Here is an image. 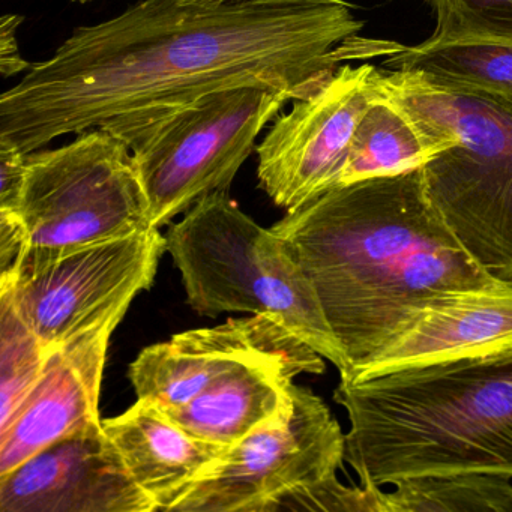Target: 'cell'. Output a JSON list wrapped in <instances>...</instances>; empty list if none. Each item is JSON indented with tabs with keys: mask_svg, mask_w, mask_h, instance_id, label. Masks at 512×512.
I'll list each match as a JSON object with an SVG mask.
<instances>
[{
	"mask_svg": "<svg viewBox=\"0 0 512 512\" xmlns=\"http://www.w3.org/2000/svg\"><path fill=\"white\" fill-rule=\"evenodd\" d=\"M362 28L346 0H142L76 29L0 95V139L31 154L101 128L130 148L212 92L254 85L301 100Z\"/></svg>",
	"mask_w": 512,
	"mask_h": 512,
	"instance_id": "cell-1",
	"label": "cell"
},
{
	"mask_svg": "<svg viewBox=\"0 0 512 512\" xmlns=\"http://www.w3.org/2000/svg\"><path fill=\"white\" fill-rule=\"evenodd\" d=\"M271 229L313 284L352 368L394 340L434 296L502 283L449 229L422 167L338 185Z\"/></svg>",
	"mask_w": 512,
	"mask_h": 512,
	"instance_id": "cell-2",
	"label": "cell"
},
{
	"mask_svg": "<svg viewBox=\"0 0 512 512\" xmlns=\"http://www.w3.org/2000/svg\"><path fill=\"white\" fill-rule=\"evenodd\" d=\"M344 461L361 485L451 473L512 479V355L340 379Z\"/></svg>",
	"mask_w": 512,
	"mask_h": 512,
	"instance_id": "cell-3",
	"label": "cell"
},
{
	"mask_svg": "<svg viewBox=\"0 0 512 512\" xmlns=\"http://www.w3.org/2000/svg\"><path fill=\"white\" fill-rule=\"evenodd\" d=\"M379 89L433 154L422 176L449 229L485 272L512 283V103L404 71L380 70Z\"/></svg>",
	"mask_w": 512,
	"mask_h": 512,
	"instance_id": "cell-4",
	"label": "cell"
},
{
	"mask_svg": "<svg viewBox=\"0 0 512 512\" xmlns=\"http://www.w3.org/2000/svg\"><path fill=\"white\" fill-rule=\"evenodd\" d=\"M197 314H274L311 349L335 365H350L332 332L313 284L283 238L241 211L227 191L209 194L166 233Z\"/></svg>",
	"mask_w": 512,
	"mask_h": 512,
	"instance_id": "cell-5",
	"label": "cell"
},
{
	"mask_svg": "<svg viewBox=\"0 0 512 512\" xmlns=\"http://www.w3.org/2000/svg\"><path fill=\"white\" fill-rule=\"evenodd\" d=\"M293 98L265 86L212 92L143 131L130 149L155 229L229 191L263 128Z\"/></svg>",
	"mask_w": 512,
	"mask_h": 512,
	"instance_id": "cell-6",
	"label": "cell"
},
{
	"mask_svg": "<svg viewBox=\"0 0 512 512\" xmlns=\"http://www.w3.org/2000/svg\"><path fill=\"white\" fill-rule=\"evenodd\" d=\"M13 215L25 247H83L154 229L131 149L101 128L28 154Z\"/></svg>",
	"mask_w": 512,
	"mask_h": 512,
	"instance_id": "cell-7",
	"label": "cell"
},
{
	"mask_svg": "<svg viewBox=\"0 0 512 512\" xmlns=\"http://www.w3.org/2000/svg\"><path fill=\"white\" fill-rule=\"evenodd\" d=\"M166 251V236L155 227L83 247H25L13 269L0 275V293L52 350L125 317L134 298L151 289Z\"/></svg>",
	"mask_w": 512,
	"mask_h": 512,
	"instance_id": "cell-8",
	"label": "cell"
},
{
	"mask_svg": "<svg viewBox=\"0 0 512 512\" xmlns=\"http://www.w3.org/2000/svg\"><path fill=\"white\" fill-rule=\"evenodd\" d=\"M344 452L331 409L293 383L289 406L229 446L173 511L272 512L286 494L337 475Z\"/></svg>",
	"mask_w": 512,
	"mask_h": 512,
	"instance_id": "cell-9",
	"label": "cell"
},
{
	"mask_svg": "<svg viewBox=\"0 0 512 512\" xmlns=\"http://www.w3.org/2000/svg\"><path fill=\"white\" fill-rule=\"evenodd\" d=\"M379 71L340 65L275 119L257 148L260 188L275 205L292 211L341 184L356 127L379 95Z\"/></svg>",
	"mask_w": 512,
	"mask_h": 512,
	"instance_id": "cell-10",
	"label": "cell"
},
{
	"mask_svg": "<svg viewBox=\"0 0 512 512\" xmlns=\"http://www.w3.org/2000/svg\"><path fill=\"white\" fill-rule=\"evenodd\" d=\"M152 511L101 419L0 475V512Z\"/></svg>",
	"mask_w": 512,
	"mask_h": 512,
	"instance_id": "cell-11",
	"label": "cell"
},
{
	"mask_svg": "<svg viewBox=\"0 0 512 512\" xmlns=\"http://www.w3.org/2000/svg\"><path fill=\"white\" fill-rule=\"evenodd\" d=\"M512 355V283L434 296L383 349L340 379Z\"/></svg>",
	"mask_w": 512,
	"mask_h": 512,
	"instance_id": "cell-12",
	"label": "cell"
},
{
	"mask_svg": "<svg viewBox=\"0 0 512 512\" xmlns=\"http://www.w3.org/2000/svg\"><path fill=\"white\" fill-rule=\"evenodd\" d=\"M299 343L274 314H251L146 347L130 365V380L139 400L161 409L184 406L238 365Z\"/></svg>",
	"mask_w": 512,
	"mask_h": 512,
	"instance_id": "cell-13",
	"label": "cell"
},
{
	"mask_svg": "<svg viewBox=\"0 0 512 512\" xmlns=\"http://www.w3.org/2000/svg\"><path fill=\"white\" fill-rule=\"evenodd\" d=\"M124 317L49 350L43 374L5 430L0 431V475L61 437L100 419L101 383L110 337Z\"/></svg>",
	"mask_w": 512,
	"mask_h": 512,
	"instance_id": "cell-14",
	"label": "cell"
},
{
	"mask_svg": "<svg viewBox=\"0 0 512 512\" xmlns=\"http://www.w3.org/2000/svg\"><path fill=\"white\" fill-rule=\"evenodd\" d=\"M325 370V358L299 343L244 362L184 406L163 410L193 436L233 446L289 406L296 376Z\"/></svg>",
	"mask_w": 512,
	"mask_h": 512,
	"instance_id": "cell-15",
	"label": "cell"
},
{
	"mask_svg": "<svg viewBox=\"0 0 512 512\" xmlns=\"http://www.w3.org/2000/svg\"><path fill=\"white\" fill-rule=\"evenodd\" d=\"M103 428L155 511H173L229 448L193 436L146 400H137L121 415L104 419Z\"/></svg>",
	"mask_w": 512,
	"mask_h": 512,
	"instance_id": "cell-16",
	"label": "cell"
},
{
	"mask_svg": "<svg viewBox=\"0 0 512 512\" xmlns=\"http://www.w3.org/2000/svg\"><path fill=\"white\" fill-rule=\"evenodd\" d=\"M368 58H383L385 70L422 74L512 103V41L431 35L418 46H401L370 40Z\"/></svg>",
	"mask_w": 512,
	"mask_h": 512,
	"instance_id": "cell-17",
	"label": "cell"
},
{
	"mask_svg": "<svg viewBox=\"0 0 512 512\" xmlns=\"http://www.w3.org/2000/svg\"><path fill=\"white\" fill-rule=\"evenodd\" d=\"M431 157L410 116L379 89L356 127L340 185L419 169Z\"/></svg>",
	"mask_w": 512,
	"mask_h": 512,
	"instance_id": "cell-18",
	"label": "cell"
},
{
	"mask_svg": "<svg viewBox=\"0 0 512 512\" xmlns=\"http://www.w3.org/2000/svg\"><path fill=\"white\" fill-rule=\"evenodd\" d=\"M383 491L385 512H512V479L464 472L401 479Z\"/></svg>",
	"mask_w": 512,
	"mask_h": 512,
	"instance_id": "cell-19",
	"label": "cell"
},
{
	"mask_svg": "<svg viewBox=\"0 0 512 512\" xmlns=\"http://www.w3.org/2000/svg\"><path fill=\"white\" fill-rule=\"evenodd\" d=\"M49 350L0 293V431L10 425L40 380Z\"/></svg>",
	"mask_w": 512,
	"mask_h": 512,
	"instance_id": "cell-20",
	"label": "cell"
},
{
	"mask_svg": "<svg viewBox=\"0 0 512 512\" xmlns=\"http://www.w3.org/2000/svg\"><path fill=\"white\" fill-rule=\"evenodd\" d=\"M439 38L512 41V0H425Z\"/></svg>",
	"mask_w": 512,
	"mask_h": 512,
	"instance_id": "cell-21",
	"label": "cell"
},
{
	"mask_svg": "<svg viewBox=\"0 0 512 512\" xmlns=\"http://www.w3.org/2000/svg\"><path fill=\"white\" fill-rule=\"evenodd\" d=\"M275 511L385 512V505L380 487H346L334 475L281 497Z\"/></svg>",
	"mask_w": 512,
	"mask_h": 512,
	"instance_id": "cell-22",
	"label": "cell"
},
{
	"mask_svg": "<svg viewBox=\"0 0 512 512\" xmlns=\"http://www.w3.org/2000/svg\"><path fill=\"white\" fill-rule=\"evenodd\" d=\"M28 154L0 139V212L14 214L25 185Z\"/></svg>",
	"mask_w": 512,
	"mask_h": 512,
	"instance_id": "cell-23",
	"label": "cell"
},
{
	"mask_svg": "<svg viewBox=\"0 0 512 512\" xmlns=\"http://www.w3.org/2000/svg\"><path fill=\"white\" fill-rule=\"evenodd\" d=\"M22 23L23 17L16 14H5L0 19V74L4 77L17 76L32 68L23 59L17 43V31Z\"/></svg>",
	"mask_w": 512,
	"mask_h": 512,
	"instance_id": "cell-24",
	"label": "cell"
},
{
	"mask_svg": "<svg viewBox=\"0 0 512 512\" xmlns=\"http://www.w3.org/2000/svg\"><path fill=\"white\" fill-rule=\"evenodd\" d=\"M25 248L22 229L13 214L0 212V275L13 269Z\"/></svg>",
	"mask_w": 512,
	"mask_h": 512,
	"instance_id": "cell-25",
	"label": "cell"
},
{
	"mask_svg": "<svg viewBox=\"0 0 512 512\" xmlns=\"http://www.w3.org/2000/svg\"><path fill=\"white\" fill-rule=\"evenodd\" d=\"M74 2H79V4H86V2H92V0H74Z\"/></svg>",
	"mask_w": 512,
	"mask_h": 512,
	"instance_id": "cell-26",
	"label": "cell"
}]
</instances>
